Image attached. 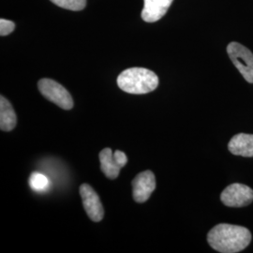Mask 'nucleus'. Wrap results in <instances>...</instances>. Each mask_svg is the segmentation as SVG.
<instances>
[{
	"label": "nucleus",
	"mask_w": 253,
	"mask_h": 253,
	"mask_svg": "<svg viewBox=\"0 0 253 253\" xmlns=\"http://www.w3.org/2000/svg\"><path fill=\"white\" fill-rule=\"evenodd\" d=\"M208 241L218 253H239L251 243L252 234L245 227L221 223L209 231Z\"/></svg>",
	"instance_id": "nucleus-1"
},
{
	"label": "nucleus",
	"mask_w": 253,
	"mask_h": 253,
	"mask_svg": "<svg viewBox=\"0 0 253 253\" xmlns=\"http://www.w3.org/2000/svg\"><path fill=\"white\" fill-rule=\"evenodd\" d=\"M118 84L124 92L141 95L155 90L159 85V78L145 68H129L119 74Z\"/></svg>",
	"instance_id": "nucleus-2"
},
{
	"label": "nucleus",
	"mask_w": 253,
	"mask_h": 253,
	"mask_svg": "<svg viewBox=\"0 0 253 253\" xmlns=\"http://www.w3.org/2000/svg\"><path fill=\"white\" fill-rule=\"evenodd\" d=\"M42 95L58 107L64 110H71L73 107V100L70 92L63 85L52 79H42L38 84Z\"/></svg>",
	"instance_id": "nucleus-3"
},
{
	"label": "nucleus",
	"mask_w": 253,
	"mask_h": 253,
	"mask_svg": "<svg viewBox=\"0 0 253 253\" xmlns=\"http://www.w3.org/2000/svg\"><path fill=\"white\" fill-rule=\"evenodd\" d=\"M227 53L245 80L253 84V53L238 42H231L227 46Z\"/></svg>",
	"instance_id": "nucleus-4"
},
{
	"label": "nucleus",
	"mask_w": 253,
	"mask_h": 253,
	"mask_svg": "<svg viewBox=\"0 0 253 253\" xmlns=\"http://www.w3.org/2000/svg\"><path fill=\"white\" fill-rule=\"evenodd\" d=\"M221 202L230 208H243L252 204L253 190L244 184L235 183L228 186L220 195Z\"/></svg>",
	"instance_id": "nucleus-5"
},
{
	"label": "nucleus",
	"mask_w": 253,
	"mask_h": 253,
	"mask_svg": "<svg viewBox=\"0 0 253 253\" xmlns=\"http://www.w3.org/2000/svg\"><path fill=\"white\" fill-rule=\"evenodd\" d=\"M100 169L109 179H116L120 170L127 163L126 154L120 150L113 152L111 148H104L100 152Z\"/></svg>",
	"instance_id": "nucleus-6"
},
{
	"label": "nucleus",
	"mask_w": 253,
	"mask_h": 253,
	"mask_svg": "<svg viewBox=\"0 0 253 253\" xmlns=\"http://www.w3.org/2000/svg\"><path fill=\"white\" fill-rule=\"evenodd\" d=\"M83 206L91 220L99 222L104 216V209L97 192L88 184H83L80 187Z\"/></svg>",
	"instance_id": "nucleus-7"
},
{
	"label": "nucleus",
	"mask_w": 253,
	"mask_h": 253,
	"mask_svg": "<svg viewBox=\"0 0 253 253\" xmlns=\"http://www.w3.org/2000/svg\"><path fill=\"white\" fill-rule=\"evenodd\" d=\"M133 199L137 203H145L156 189L155 174L151 171H145L136 175L132 181Z\"/></svg>",
	"instance_id": "nucleus-8"
},
{
	"label": "nucleus",
	"mask_w": 253,
	"mask_h": 253,
	"mask_svg": "<svg viewBox=\"0 0 253 253\" xmlns=\"http://www.w3.org/2000/svg\"><path fill=\"white\" fill-rule=\"evenodd\" d=\"M142 18L146 23H155L163 18L173 0H144Z\"/></svg>",
	"instance_id": "nucleus-9"
},
{
	"label": "nucleus",
	"mask_w": 253,
	"mask_h": 253,
	"mask_svg": "<svg viewBox=\"0 0 253 253\" xmlns=\"http://www.w3.org/2000/svg\"><path fill=\"white\" fill-rule=\"evenodd\" d=\"M230 152L246 158L253 157V134L239 133L234 136L229 142Z\"/></svg>",
	"instance_id": "nucleus-10"
},
{
	"label": "nucleus",
	"mask_w": 253,
	"mask_h": 253,
	"mask_svg": "<svg viewBox=\"0 0 253 253\" xmlns=\"http://www.w3.org/2000/svg\"><path fill=\"white\" fill-rule=\"evenodd\" d=\"M17 124V117L12 105L3 96L0 97V128L3 131H11Z\"/></svg>",
	"instance_id": "nucleus-11"
},
{
	"label": "nucleus",
	"mask_w": 253,
	"mask_h": 253,
	"mask_svg": "<svg viewBox=\"0 0 253 253\" xmlns=\"http://www.w3.org/2000/svg\"><path fill=\"white\" fill-rule=\"evenodd\" d=\"M29 185L32 190L43 191L49 188V179L41 172H33L29 178Z\"/></svg>",
	"instance_id": "nucleus-12"
},
{
	"label": "nucleus",
	"mask_w": 253,
	"mask_h": 253,
	"mask_svg": "<svg viewBox=\"0 0 253 253\" xmlns=\"http://www.w3.org/2000/svg\"><path fill=\"white\" fill-rule=\"evenodd\" d=\"M51 2L60 8L74 11L84 9L86 5V0H51Z\"/></svg>",
	"instance_id": "nucleus-13"
},
{
	"label": "nucleus",
	"mask_w": 253,
	"mask_h": 253,
	"mask_svg": "<svg viewBox=\"0 0 253 253\" xmlns=\"http://www.w3.org/2000/svg\"><path fill=\"white\" fill-rule=\"evenodd\" d=\"M14 28H15V25L13 22L6 19L0 20V35L1 36L9 35L14 30Z\"/></svg>",
	"instance_id": "nucleus-14"
}]
</instances>
